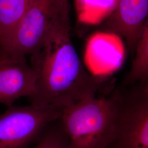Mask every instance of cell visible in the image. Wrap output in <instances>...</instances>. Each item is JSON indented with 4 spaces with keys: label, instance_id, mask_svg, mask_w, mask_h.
Instances as JSON below:
<instances>
[{
    "label": "cell",
    "instance_id": "6da1fadb",
    "mask_svg": "<svg viewBox=\"0 0 148 148\" xmlns=\"http://www.w3.org/2000/svg\"><path fill=\"white\" fill-rule=\"evenodd\" d=\"M69 3L51 27L41 49L32 56L37 73L32 105L64 108L96 95L102 81L88 73L71 39Z\"/></svg>",
    "mask_w": 148,
    "mask_h": 148
},
{
    "label": "cell",
    "instance_id": "7a4b0ae2",
    "mask_svg": "<svg viewBox=\"0 0 148 148\" xmlns=\"http://www.w3.org/2000/svg\"><path fill=\"white\" fill-rule=\"evenodd\" d=\"M117 112L115 93L109 97H90L64 108L59 119L71 148H108Z\"/></svg>",
    "mask_w": 148,
    "mask_h": 148
},
{
    "label": "cell",
    "instance_id": "3957f363",
    "mask_svg": "<svg viewBox=\"0 0 148 148\" xmlns=\"http://www.w3.org/2000/svg\"><path fill=\"white\" fill-rule=\"evenodd\" d=\"M68 3L69 0H32L0 56L21 58L37 53Z\"/></svg>",
    "mask_w": 148,
    "mask_h": 148
},
{
    "label": "cell",
    "instance_id": "277c9868",
    "mask_svg": "<svg viewBox=\"0 0 148 148\" xmlns=\"http://www.w3.org/2000/svg\"><path fill=\"white\" fill-rule=\"evenodd\" d=\"M128 86L115 92L118 112L108 148H148V82Z\"/></svg>",
    "mask_w": 148,
    "mask_h": 148
},
{
    "label": "cell",
    "instance_id": "5b68a950",
    "mask_svg": "<svg viewBox=\"0 0 148 148\" xmlns=\"http://www.w3.org/2000/svg\"><path fill=\"white\" fill-rule=\"evenodd\" d=\"M63 108L8 106L0 115V148H29L45 127L59 119Z\"/></svg>",
    "mask_w": 148,
    "mask_h": 148
},
{
    "label": "cell",
    "instance_id": "8992f818",
    "mask_svg": "<svg viewBox=\"0 0 148 148\" xmlns=\"http://www.w3.org/2000/svg\"><path fill=\"white\" fill-rule=\"evenodd\" d=\"M37 73L26 57L0 56V104L13 106L16 99L30 98L36 90Z\"/></svg>",
    "mask_w": 148,
    "mask_h": 148
},
{
    "label": "cell",
    "instance_id": "52a82bcc",
    "mask_svg": "<svg viewBox=\"0 0 148 148\" xmlns=\"http://www.w3.org/2000/svg\"><path fill=\"white\" fill-rule=\"evenodd\" d=\"M148 0H118L104 27L123 37L133 57L138 41L148 24Z\"/></svg>",
    "mask_w": 148,
    "mask_h": 148
},
{
    "label": "cell",
    "instance_id": "ba28073f",
    "mask_svg": "<svg viewBox=\"0 0 148 148\" xmlns=\"http://www.w3.org/2000/svg\"><path fill=\"white\" fill-rule=\"evenodd\" d=\"M32 0H0V49L10 40Z\"/></svg>",
    "mask_w": 148,
    "mask_h": 148
},
{
    "label": "cell",
    "instance_id": "9c48e42d",
    "mask_svg": "<svg viewBox=\"0 0 148 148\" xmlns=\"http://www.w3.org/2000/svg\"><path fill=\"white\" fill-rule=\"evenodd\" d=\"M132 64L125 85L148 82V24L138 41Z\"/></svg>",
    "mask_w": 148,
    "mask_h": 148
},
{
    "label": "cell",
    "instance_id": "30bf717a",
    "mask_svg": "<svg viewBox=\"0 0 148 148\" xmlns=\"http://www.w3.org/2000/svg\"><path fill=\"white\" fill-rule=\"evenodd\" d=\"M34 148H71L59 118L45 127Z\"/></svg>",
    "mask_w": 148,
    "mask_h": 148
}]
</instances>
